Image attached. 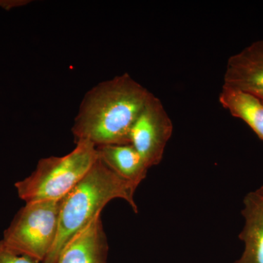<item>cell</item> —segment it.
<instances>
[{
	"label": "cell",
	"instance_id": "30bf717a",
	"mask_svg": "<svg viewBox=\"0 0 263 263\" xmlns=\"http://www.w3.org/2000/svg\"><path fill=\"white\" fill-rule=\"evenodd\" d=\"M219 103L233 117L247 123L263 141V102L254 95L223 85Z\"/></svg>",
	"mask_w": 263,
	"mask_h": 263
},
{
	"label": "cell",
	"instance_id": "8fae6325",
	"mask_svg": "<svg viewBox=\"0 0 263 263\" xmlns=\"http://www.w3.org/2000/svg\"><path fill=\"white\" fill-rule=\"evenodd\" d=\"M37 259L12 250L0 240V263H41Z\"/></svg>",
	"mask_w": 263,
	"mask_h": 263
},
{
	"label": "cell",
	"instance_id": "ba28073f",
	"mask_svg": "<svg viewBox=\"0 0 263 263\" xmlns=\"http://www.w3.org/2000/svg\"><path fill=\"white\" fill-rule=\"evenodd\" d=\"M242 215L245 224L239 238L245 250L234 263H263V185L245 197Z\"/></svg>",
	"mask_w": 263,
	"mask_h": 263
},
{
	"label": "cell",
	"instance_id": "9c48e42d",
	"mask_svg": "<svg viewBox=\"0 0 263 263\" xmlns=\"http://www.w3.org/2000/svg\"><path fill=\"white\" fill-rule=\"evenodd\" d=\"M98 157L122 179L139 186L147 176L148 168L131 144L107 145L97 147Z\"/></svg>",
	"mask_w": 263,
	"mask_h": 263
},
{
	"label": "cell",
	"instance_id": "8992f818",
	"mask_svg": "<svg viewBox=\"0 0 263 263\" xmlns=\"http://www.w3.org/2000/svg\"><path fill=\"white\" fill-rule=\"evenodd\" d=\"M223 85L254 95L263 102V41L230 57Z\"/></svg>",
	"mask_w": 263,
	"mask_h": 263
},
{
	"label": "cell",
	"instance_id": "7a4b0ae2",
	"mask_svg": "<svg viewBox=\"0 0 263 263\" xmlns=\"http://www.w3.org/2000/svg\"><path fill=\"white\" fill-rule=\"evenodd\" d=\"M137 187L122 179L99 158L87 174L61 201L56 241L43 263H55L66 245L84 230L114 199L127 201L135 212Z\"/></svg>",
	"mask_w": 263,
	"mask_h": 263
},
{
	"label": "cell",
	"instance_id": "7c38bea8",
	"mask_svg": "<svg viewBox=\"0 0 263 263\" xmlns=\"http://www.w3.org/2000/svg\"><path fill=\"white\" fill-rule=\"evenodd\" d=\"M32 1L29 0H0V8L3 10H10L14 8H21L29 4Z\"/></svg>",
	"mask_w": 263,
	"mask_h": 263
},
{
	"label": "cell",
	"instance_id": "5b68a950",
	"mask_svg": "<svg viewBox=\"0 0 263 263\" xmlns=\"http://www.w3.org/2000/svg\"><path fill=\"white\" fill-rule=\"evenodd\" d=\"M174 125L160 99L152 95L132 127L129 144L141 156L148 168L160 163Z\"/></svg>",
	"mask_w": 263,
	"mask_h": 263
},
{
	"label": "cell",
	"instance_id": "52a82bcc",
	"mask_svg": "<svg viewBox=\"0 0 263 263\" xmlns=\"http://www.w3.org/2000/svg\"><path fill=\"white\" fill-rule=\"evenodd\" d=\"M108 240L98 216L66 245L55 263H108Z\"/></svg>",
	"mask_w": 263,
	"mask_h": 263
},
{
	"label": "cell",
	"instance_id": "6da1fadb",
	"mask_svg": "<svg viewBox=\"0 0 263 263\" xmlns=\"http://www.w3.org/2000/svg\"><path fill=\"white\" fill-rule=\"evenodd\" d=\"M152 95L128 73L97 84L84 95L74 119L76 143L129 144L132 127Z\"/></svg>",
	"mask_w": 263,
	"mask_h": 263
},
{
	"label": "cell",
	"instance_id": "277c9868",
	"mask_svg": "<svg viewBox=\"0 0 263 263\" xmlns=\"http://www.w3.org/2000/svg\"><path fill=\"white\" fill-rule=\"evenodd\" d=\"M61 201L26 203L5 230L2 240L12 250L43 262L56 241Z\"/></svg>",
	"mask_w": 263,
	"mask_h": 263
},
{
	"label": "cell",
	"instance_id": "3957f363",
	"mask_svg": "<svg viewBox=\"0 0 263 263\" xmlns=\"http://www.w3.org/2000/svg\"><path fill=\"white\" fill-rule=\"evenodd\" d=\"M68 155L41 159L29 177L15 183L18 197L29 202L62 200L87 174L98 159L97 147L76 142Z\"/></svg>",
	"mask_w": 263,
	"mask_h": 263
}]
</instances>
